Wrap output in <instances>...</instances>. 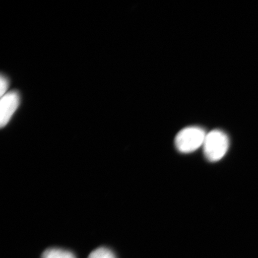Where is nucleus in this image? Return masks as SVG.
I'll return each mask as SVG.
<instances>
[{
    "instance_id": "20e7f679",
    "label": "nucleus",
    "mask_w": 258,
    "mask_h": 258,
    "mask_svg": "<svg viewBox=\"0 0 258 258\" xmlns=\"http://www.w3.org/2000/svg\"><path fill=\"white\" fill-rule=\"evenodd\" d=\"M41 258H77L72 251L60 248H48L44 251Z\"/></svg>"
},
{
    "instance_id": "423d86ee",
    "label": "nucleus",
    "mask_w": 258,
    "mask_h": 258,
    "mask_svg": "<svg viewBox=\"0 0 258 258\" xmlns=\"http://www.w3.org/2000/svg\"><path fill=\"white\" fill-rule=\"evenodd\" d=\"M9 86V80L7 77L2 75L0 79V95L1 97L7 93V90Z\"/></svg>"
},
{
    "instance_id": "39448f33",
    "label": "nucleus",
    "mask_w": 258,
    "mask_h": 258,
    "mask_svg": "<svg viewBox=\"0 0 258 258\" xmlns=\"http://www.w3.org/2000/svg\"><path fill=\"white\" fill-rule=\"evenodd\" d=\"M88 258H117L113 251L107 247L97 248L90 253Z\"/></svg>"
},
{
    "instance_id": "f257e3e1",
    "label": "nucleus",
    "mask_w": 258,
    "mask_h": 258,
    "mask_svg": "<svg viewBox=\"0 0 258 258\" xmlns=\"http://www.w3.org/2000/svg\"><path fill=\"white\" fill-rule=\"evenodd\" d=\"M230 141L224 132L214 130L206 134L203 145L206 159L211 162L221 160L227 154Z\"/></svg>"
},
{
    "instance_id": "f03ea898",
    "label": "nucleus",
    "mask_w": 258,
    "mask_h": 258,
    "mask_svg": "<svg viewBox=\"0 0 258 258\" xmlns=\"http://www.w3.org/2000/svg\"><path fill=\"white\" fill-rule=\"evenodd\" d=\"M203 128L197 126L186 127L177 134L175 140L176 149L182 153H191L203 147L206 136Z\"/></svg>"
},
{
    "instance_id": "7ed1b4c3",
    "label": "nucleus",
    "mask_w": 258,
    "mask_h": 258,
    "mask_svg": "<svg viewBox=\"0 0 258 258\" xmlns=\"http://www.w3.org/2000/svg\"><path fill=\"white\" fill-rule=\"evenodd\" d=\"M0 102V125L3 127L8 124L20 104V95L16 91L6 93Z\"/></svg>"
}]
</instances>
